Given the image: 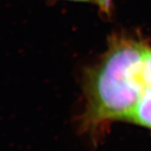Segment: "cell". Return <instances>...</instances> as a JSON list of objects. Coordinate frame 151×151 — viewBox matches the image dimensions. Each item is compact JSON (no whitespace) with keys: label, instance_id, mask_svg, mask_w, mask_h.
<instances>
[{"label":"cell","instance_id":"obj_1","mask_svg":"<svg viewBox=\"0 0 151 151\" xmlns=\"http://www.w3.org/2000/svg\"><path fill=\"white\" fill-rule=\"evenodd\" d=\"M145 46L117 44L104 58L90 84V117L94 121H127L145 91L141 71Z\"/></svg>","mask_w":151,"mask_h":151},{"label":"cell","instance_id":"obj_2","mask_svg":"<svg viewBox=\"0 0 151 151\" xmlns=\"http://www.w3.org/2000/svg\"><path fill=\"white\" fill-rule=\"evenodd\" d=\"M142 80L146 88H151V48H147L141 71Z\"/></svg>","mask_w":151,"mask_h":151},{"label":"cell","instance_id":"obj_3","mask_svg":"<svg viewBox=\"0 0 151 151\" xmlns=\"http://www.w3.org/2000/svg\"><path fill=\"white\" fill-rule=\"evenodd\" d=\"M94 1L98 2L103 9H106L109 7L110 2H111V0H94Z\"/></svg>","mask_w":151,"mask_h":151}]
</instances>
